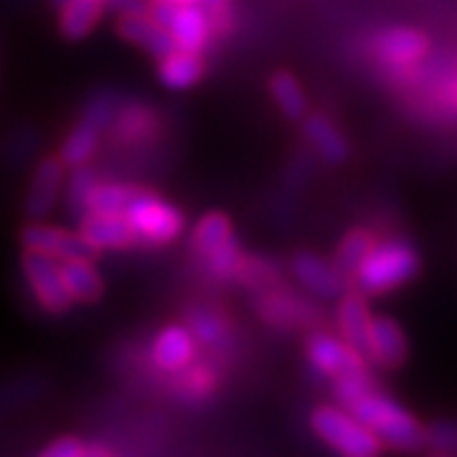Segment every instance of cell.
Returning a JSON list of instances; mask_svg holds the SVG:
<instances>
[{"mask_svg": "<svg viewBox=\"0 0 457 457\" xmlns=\"http://www.w3.org/2000/svg\"><path fill=\"white\" fill-rule=\"evenodd\" d=\"M336 402L374 432L384 447L399 453H414L425 447V427L399 402L378 392L369 374H351L333 378Z\"/></svg>", "mask_w": 457, "mask_h": 457, "instance_id": "1", "label": "cell"}, {"mask_svg": "<svg viewBox=\"0 0 457 457\" xmlns=\"http://www.w3.org/2000/svg\"><path fill=\"white\" fill-rule=\"evenodd\" d=\"M420 270L422 260L414 246L404 239H386L374 242V246L363 254L351 282L363 295H384L411 282Z\"/></svg>", "mask_w": 457, "mask_h": 457, "instance_id": "2", "label": "cell"}, {"mask_svg": "<svg viewBox=\"0 0 457 457\" xmlns=\"http://www.w3.org/2000/svg\"><path fill=\"white\" fill-rule=\"evenodd\" d=\"M311 427L315 437H320L330 450L345 457H374L384 450L374 432L338 402L312 409Z\"/></svg>", "mask_w": 457, "mask_h": 457, "instance_id": "3", "label": "cell"}, {"mask_svg": "<svg viewBox=\"0 0 457 457\" xmlns=\"http://www.w3.org/2000/svg\"><path fill=\"white\" fill-rule=\"evenodd\" d=\"M122 213L135 228L137 239H143L147 245H168L186 227L183 212L165 204L163 198H158L150 191H137Z\"/></svg>", "mask_w": 457, "mask_h": 457, "instance_id": "4", "label": "cell"}, {"mask_svg": "<svg viewBox=\"0 0 457 457\" xmlns=\"http://www.w3.org/2000/svg\"><path fill=\"white\" fill-rule=\"evenodd\" d=\"M150 16L155 18L158 23H163L165 29L170 31L179 49L201 54L209 46V38H212V13H209V8L196 5V3L153 0Z\"/></svg>", "mask_w": 457, "mask_h": 457, "instance_id": "5", "label": "cell"}, {"mask_svg": "<svg viewBox=\"0 0 457 457\" xmlns=\"http://www.w3.org/2000/svg\"><path fill=\"white\" fill-rule=\"evenodd\" d=\"M305 356L308 363L318 374L338 378V376L369 374L366 356L356 351L348 341L330 333H312L305 341Z\"/></svg>", "mask_w": 457, "mask_h": 457, "instance_id": "6", "label": "cell"}, {"mask_svg": "<svg viewBox=\"0 0 457 457\" xmlns=\"http://www.w3.org/2000/svg\"><path fill=\"white\" fill-rule=\"evenodd\" d=\"M21 264H23V275L29 279V285H31L33 293H36V300L41 303L44 311L64 312L71 308L74 300L66 293L59 262L49 257V254L26 249Z\"/></svg>", "mask_w": 457, "mask_h": 457, "instance_id": "7", "label": "cell"}, {"mask_svg": "<svg viewBox=\"0 0 457 457\" xmlns=\"http://www.w3.org/2000/svg\"><path fill=\"white\" fill-rule=\"evenodd\" d=\"M21 242L26 249L49 254L54 260H71V257L92 260L97 254V249L89 245L79 231L74 234V231L51 227V224H29L21 231Z\"/></svg>", "mask_w": 457, "mask_h": 457, "instance_id": "8", "label": "cell"}, {"mask_svg": "<svg viewBox=\"0 0 457 457\" xmlns=\"http://www.w3.org/2000/svg\"><path fill=\"white\" fill-rule=\"evenodd\" d=\"M409 359V341L404 328L392 315H374L366 338V361L381 369H399Z\"/></svg>", "mask_w": 457, "mask_h": 457, "instance_id": "9", "label": "cell"}, {"mask_svg": "<svg viewBox=\"0 0 457 457\" xmlns=\"http://www.w3.org/2000/svg\"><path fill=\"white\" fill-rule=\"evenodd\" d=\"M290 270L295 279L318 297H338L348 287V279L336 270V264L312 252H297L290 262Z\"/></svg>", "mask_w": 457, "mask_h": 457, "instance_id": "10", "label": "cell"}, {"mask_svg": "<svg viewBox=\"0 0 457 457\" xmlns=\"http://www.w3.org/2000/svg\"><path fill=\"white\" fill-rule=\"evenodd\" d=\"M429 51V38L420 29L411 26H392L384 29L374 38V54L392 66H407L420 62Z\"/></svg>", "mask_w": 457, "mask_h": 457, "instance_id": "11", "label": "cell"}, {"mask_svg": "<svg viewBox=\"0 0 457 457\" xmlns=\"http://www.w3.org/2000/svg\"><path fill=\"white\" fill-rule=\"evenodd\" d=\"M303 137L328 165H343L351 158V143L336 122L320 112H308L303 120Z\"/></svg>", "mask_w": 457, "mask_h": 457, "instance_id": "12", "label": "cell"}, {"mask_svg": "<svg viewBox=\"0 0 457 457\" xmlns=\"http://www.w3.org/2000/svg\"><path fill=\"white\" fill-rule=\"evenodd\" d=\"M79 234L95 249H125V246L137 245V234L132 224L125 219V213H104L87 212L82 219Z\"/></svg>", "mask_w": 457, "mask_h": 457, "instance_id": "13", "label": "cell"}, {"mask_svg": "<svg viewBox=\"0 0 457 457\" xmlns=\"http://www.w3.org/2000/svg\"><path fill=\"white\" fill-rule=\"evenodd\" d=\"M117 33L130 41L135 46L145 49L150 56L155 59H163L170 51H176V41L170 31L165 29L163 23H158L150 13H130V16H122L117 21Z\"/></svg>", "mask_w": 457, "mask_h": 457, "instance_id": "14", "label": "cell"}, {"mask_svg": "<svg viewBox=\"0 0 457 457\" xmlns=\"http://www.w3.org/2000/svg\"><path fill=\"white\" fill-rule=\"evenodd\" d=\"M64 183V163L62 158H44L36 173H33L31 186H29V196H26V213L31 219H41L51 212V206L56 204V196L62 191Z\"/></svg>", "mask_w": 457, "mask_h": 457, "instance_id": "15", "label": "cell"}, {"mask_svg": "<svg viewBox=\"0 0 457 457\" xmlns=\"http://www.w3.org/2000/svg\"><path fill=\"white\" fill-rule=\"evenodd\" d=\"M196 356V338L186 326H168L153 343V361L163 371H180Z\"/></svg>", "mask_w": 457, "mask_h": 457, "instance_id": "16", "label": "cell"}, {"mask_svg": "<svg viewBox=\"0 0 457 457\" xmlns=\"http://www.w3.org/2000/svg\"><path fill=\"white\" fill-rule=\"evenodd\" d=\"M374 312L369 308L366 295L353 290L343 293L338 303V330L343 341H348L356 351L366 356V338H369V326H371Z\"/></svg>", "mask_w": 457, "mask_h": 457, "instance_id": "17", "label": "cell"}, {"mask_svg": "<svg viewBox=\"0 0 457 457\" xmlns=\"http://www.w3.org/2000/svg\"><path fill=\"white\" fill-rule=\"evenodd\" d=\"M59 270H62L66 293L74 303H97L104 295V282L92 260H84V257L62 260Z\"/></svg>", "mask_w": 457, "mask_h": 457, "instance_id": "18", "label": "cell"}, {"mask_svg": "<svg viewBox=\"0 0 457 457\" xmlns=\"http://www.w3.org/2000/svg\"><path fill=\"white\" fill-rule=\"evenodd\" d=\"M158 77L168 89H188L201 82L204 77V62L196 51L176 49L161 59L158 64Z\"/></svg>", "mask_w": 457, "mask_h": 457, "instance_id": "19", "label": "cell"}, {"mask_svg": "<svg viewBox=\"0 0 457 457\" xmlns=\"http://www.w3.org/2000/svg\"><path fill=\"white\" fill-rule=\"evenodd\" d=\"M270 95L278 102L279 112L293 122H300L305 114L311 112L308 95H305L303 84L297 82V77L290 74L287 69H279L270 77Z\"/></svg>", "mask_w": 457, "mask_h": 457, "instance_id": "20", "label": "cell"}, {"mask_svg": "<svg viewBox=\"0 0 457 457\" xmlns=\"http://www.w3.org/2000/svg\"><path fill=\"white\" fill-rule=\"evenodd\" d=\"M59 29L69 41H79L99 23V18L104 13V3L102 0H66L59 8Z\"/></svg>", "mask_w": 457, "mask_h": 457, "instance_id": "21", "label": "cell"}, {"mask_svg": "<svg viewBox=\"0 0 457 457\" xmlns=\"http://www.w3.org/2000/svg\"><path fill=\"white\" fill-rule=\"evenodd\" d=\"M228 242H234V228L227 213L209 212L194 228V249L204 260H209L219 249H224Z\"/></svg>", "mask_w": 457, "mask_h": 457, "instance_id": "22", "label": "cell"}, {"mask_svg": "<svg viewBox=\"0 0 457 457\" xmlns=\"http://www.w3.org/2000/svg\"><path fill=\"white\" fill-rule=\"evenodd\" d=\"M374 242H376L374 234L363 227L351 228V231H348V234L341 239V245H338L336 254H333V264H336V270H338L348 282H351V278H353V272H356L359 262L363 260V254L374 246Z\"/></svg>", "mask_w": 457, "mask_h": 457, "instance_id": "23", "label": "cell"}, {"mask_svg": "<svg viewBox=\"0 0 457 457\" xmlns=\"http://www.w3.org/2000/svg\"><path fill=\"white\" fill-rule=\"evenodd\" d=\"M99 128L87 122V120H79L77 128L69 132V137L64 140L62 145V163L69 165V168H79V165H87V161L95 155L97 150V140H99Z\"/></svg>", "mask_w": 457, "mask_h": 457, "instance_id": "24", "label": "cell"}, {"mask_svg": "<svg viewBox=\"0 0 457 457\" xmlns=\"http://www.w3.org/2000/svg\"><path fill=\"white\" fill-rule=\"evenodd\" d=\"M262 315L275 323V326L282 328H293L300 326V323H308L312 315L311 308L295 297H287V295H270L264 303H262Z\"/></svg>", "mask_w": 457, "mask_h": 457, "instance_id": "25", "label": "cell"}, {"mask_svg": "<svg viewBox=\"0 0 457 457\" xmlns=\"http://www.w3.org/2000/svg\"><path fill=\"white\" fill-rule=\"evenodd\" d=\"M140 188L125 183H95L89 194V212L122 213Z\"/></svg>", "mask_w": 457, "mask_h": 457, "instance_id": "26", "label": "cell"}, {"mask_svg": "<svg viewBox=\"0 0 457 457\" xmlns=\"http://www.w3.org/2000/svg\"><path fill=\"white\" fill-rule=\"evenodd\" d=\"M188 330L194 333V338L204 345H216V343L224 341L227 336V326L224 320L216 315V312L209 311H194L188 315Z\"/></svg>", "mask_w": 457, "mask_h": 457, "instance_id": "27", "label": "cell"}, {"mask_svg": "<svg viewBox=\"0 0 457 457\" xmlns=\"http://www.w3.org/2000/svg\"><path fill=\"white\" fill-rule=\"evenodd\" d=\"M425 447L432 453H457V420H437L425 427Z\"/></svg>", "mask_w": 457, "mask_h": 457, "instance_id": "28", "label": "cell"}, {"mask_svg": "<svg viewBox=\"0 0 457 457\" xmlns=\"http://www.w3.org/2000/svg\"><path fill=\"white\" fill-rule=\"evenodd\" d=\"M95 183L97 180L92 179V170H87L84 165H79L71 173V180H69V206L77 213L89 212V194H92Z\"/></svg>", "mask_w": 457, "mask_h": 457, "instance_id": "29", "label": "cell"}, {"mask_svg": "<svg viewBox=\"0 0 457 457\" xmlns=\"http://www.w3.org/2000/svg\"><path fill=\"white\" fill-rule=\"evenodd\" d=\"M44 457H84L87 455V445L77 440V437H59L56 442L46 445L41 450Z\"/></svg>", "mask_w": 457, "mask_h": 457, "instance_id": "30", "label": "cell"}, {"mask_svg": "<svg viewBox=\"0 0 457 457\" xmlns=\"http://www.w3.org/2000/svg\"><path fill=\"white\" fill-rule=\"evenodd\" d=\"M104 11L130 16V13H150V5L145 0H104Z\"/></svg>", "mask_w": 457, "mask_h": 457, "instance_id": "31", "label": "cell"}, {"mask_svg": "<svg viewBox=\"0 0 457 457\" xmlns=\"http://www.w3.org/2000/svg\"><path fill=\"white\" fill-rule=\"evenodd\" d=\"M163 3H196V5H204L209 11H219V8L231 5V0H163Z\"/></svg>", "mask_w": 457, "mask_h": 457, "instance_id": "32", "label": "cell"}, {"mask_svg": "<svg viewBox=\"0 0 457 457\" xmlns=\"http://www.w3.org/2000/svg\"><path fill=\"white\" fill-rule=\"evenodd\" d=\"M87 455H110L107 447H87Z\"/></svg>", "mask_w": 457, "mask_h": 457, "instance_id": "33", "label": "cell"}, {"mask_svg": "<svg viewBox=\"0 0 457 457\" xmlns=\"http://www.w3.org/2000/svg\"><path fill=\"white\" fill-rule=\"evenodd\" d=\"M51 3H54V5H56V8H62V5H64L66 0H51Z\"/></svg>", "mask_w": 457, "mask_h": 457, "instance_id": "34", "label": "cell"}, {"mask_svg": "<svg viewBox=\"0 0 457 457\" xmlns=\"http://www.w3.org/2000/svg\"><path fill=\"white\" fill-rule=\"evenodd\" d=\"M455 99H457V84H455Z\"/></svg>", "mask_w": 457, "mask_h": 457, "instance_id": "35", "label": "cell"}]
</instances>
